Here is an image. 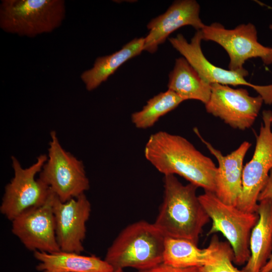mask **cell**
<instances>
[{
	"label": "cell",
	"instance_id": "7c38bea8",
	"mask_svg": "<svg viewBox=\"0 0 272 272\" xmlns=\"http://www.w3.org/2000/svg\"><path fill=\"white\" fill-rule=\"evenodd\" d=\"M55 196L51 191L45 203L24 212L11 221L12 233L29 250L50 253L61 251L53 211Z\"/></svg>",
	"mask_w": 272,
	"mask_h": 272
},
{
	"label": "cell",
	"instance_id": "4316f807",
	"mask_svg": "<svg viewBox=\"0 0 272 272\" xmlns=\"http://www.w3.org/2000/svg\"><path fill=\"white\" fill-rule=\"evenodd\" d=\"M269 28L272 30V24L269 26Z\"/></svg>",
	"mask_w": 272,
	"mask_h": 272
},
{
	"label": "cell",
	"instance_id": "f1b7e54d",
	"mask_svg": "<svg viewBox=\"0 0 272 272\" xmlns=\"http://www.w3.org/2000/svg\"><path fill=\"white\" fill-rule=\"evenodd\" d=\"M268 272H272V269H271Z\"/></svg>",
	"mask_w": 272,
	"mask_h": 272
},
{
	"label": "cell",
	"instance_id": "277c9868",
	"mask_svg": "<svg viewBox=\"0 0 272 272\" xmlns=\"http://www.w3.org/2000/svg\"><path fill=\"white\" fill-rule=\"evenodd\" d=\"M65 16L63 0H2L0 27L20 36L35 37L58 28Z\"/></svg>",
	"mask_w": 272,
	"mask_h": 272
},
{
	"label": "cell",
	"instance_id": "83f0119b",
	"mask_svg": "<svg viewBox=\"0 0 272 272\" xmlns=\"http://www.w3.org/2000/svg\"><path fill=\"white\" fill-rule=\"evenodd\" d=\"M271 128H272V116L271 117Z\"/></svg>",
	"mask_w": 272,
	"mask_h": 272
},
{
	"label": "cell",
	"instance_id": "5b68a950",
	"mask_svg": "<svg viewBox=\"0 0 272 272\" xmlns=\"http://www.w3.org/2000/svg\"><path fill=\"white\" fill-rule=\"evenodd\" d=\"M198 198L212 221L208 235L222 233L232 248L233 262L238 265L245 264L250 256V234L258 221V214L227 205L213 192L205 191Z\"/></svg>",
	"mask_w": 272,
	"mask_h": 272
},
{
	"label": "cell",
	"instance_id": "ffe728a7",
	"mask_svg": "<svg viewBox=\"0 0 272 272\" xmlns=\"http://www.w3.org/2000/svg\"><path fill=\"white\" fill-rule=\"evenodd\" d=\"M168 89L184 101L196 100L207 104L211 94V85L204 81L183 57L175 59L173 69L169 74Z\"/></svg>",
	"mask_w": 272,
	"mask_h": 272
},
{
	"label": "cell",
	"instance_id": "8fae6325",
	"mask_svg": "<svg viewBox=\"0 0 272 272\" xmlns=\"http://www.w3.org/2000/svg\"><path fill=\"white\" fill-rule=\"evenodd\" d=\"M211 85L206 111L232 128L245 130L251 127L263 102L262 97L251 96L244 88L234 89L218 83Z\"/></svg>",
	"mask_w": 272,
	"mask_h": 272
},
{
	"label": "cell",
	"instance_id": "603a6c76",
	"mask_svg": "<svg viewBox=\"0 0 272 272\" xmlns=\"http://www.w3.org/2000/svg\"><path fill=\"white\" fill-rule=\"evenodd\" d=\"M198 267H197L185 268H176L162 263L152 268L137 270L136 272H198Z\"/></svg>",
	"mask_w": 272,
	"mask_h": 272
},
{
	"label": "cell",
	"instance_id": "ba28073f",
	"mask_svg": "<svg viewBox=\"0 0 272 272\" xmlns=\"http://www.w3.org/2000/svg\"><path fill=\"white\" fill-rule=\"evenodd\" d=\"M200 31L202 40L214 41L226 51L230 58V70L248 75L243 64L252 58H260L265 65L272 64V48L258 41L256 29L251 23L227 29L216 22L205 25Z\"/></svg>",
	"mask_w": 272,
	"mask_h": 272
},
{
	"label": "cell",
	"instance_id": "30bf717a",
	"mask_svg": "<svg viewBox=\"0 0 272 272\" xmlns=\"http://www.w3.org/2000/svg\"><path fill=\"white\" fill-rule=\"evenodd\" d=\"M168 39L173 47L182 55L206 83L234 86H247L257 92L262 97L263 102L266 104H271L272 91L270 85L260 86L252 84L245 79L248 75L224 69L214 65L207 59L201 47L202 38L200 30L195 32L189 42L181 34Z\"/></svg>",
	"mask_w": 272,
	"mask_h": 272
},
{
	"label": "cell",
	"instance_id": "d6986e66",
	"mask_svg": "<svg viewBox=\"0 0 272 272\" xmlns=\"http://www.w3.org/2000/svg\"><path fill=\"white\" fill-rule=\"evenodd\" d=\"M144 38H135L109 55L98 57L92 68L83 72L81 79L88 91L106 81L122 64L140 55L144 50Z\"/></svg>",
	"mask_w": 272,
	"mask_h": 272
},
{
	"label": "cell",
	"instance_id": "8992f818",
	"mask_svg": "<svg viewBox=\"0 0 272 272\" xmlns=\"http://www.w3.org/2000/svg\"><path fill=\"white\" fill-rule=\"evenodd\" d=\"M39 178L62 202L84 194L90 188L83 162L62 148L54 130L50 132L47 159Z\"/></svg>",
	"mask_w": 272,
	"mask_h": 272
},
{
	"label": "cell",
	"instance_id": "3957f363",
	"mask_svg": "<svg viewBox=\"0 0 272 272\" xmlns=\"http://www.w3.org/2000/svg\"><path fill=\"white\" fill-rule=\"evenodd\" d=\"M165 238L154 223L134 222L119 233L108 248L104 260L114 270L152 268L163 262Z\"/></svg>",
	"mask_w": 272,
	"mask_h": 272
},
{
	"label": "cell",
	"instance_id": "2e32d148",
	"mask_svg": "<svg viewBox=\"0 0 272 272\" xmlns=\"http://www.w3.org/2000/svg\"><path fill=\"white\" fill-rule=\"evenodd\" d=\"M220 243L216 234L212 237L208 247L203 249L187 239L166 237L163 263L179 268L214 264Z\"/></svg>",
	"mask_w": 272,
	"mask_h": 272
},
{
	"label": "cell",
	"instance_id": "e0dca14e",
	"mask_svg": "<svg viewBox=\"0 0 272 272\" xmlns=\"http://www.w3.org/2000/svg\"><path fill=\"white\" fill-rule=\"evenodd\" d=\"M258 219L250 237V256L242 272H260L272 254V198L258 201Z\"/></svg>",
	"mask_w": 272,
	"mask_h": 272
},
{
	"label": "cell",
	"instance_id": "7a4b0ae2",
	"mask_svg": "<svg viewBox=\"0 0 272 272\" xmlns=\"http://www.w3.org/2000/svg\"><path fill=\"white\" fill-rule=\"evenodd\" d=\"M163 201L154 224L166 237L185 239L197 244L211 220L196 194L197 187L183 184L174 175H164Z\"/></svg>",
	"mask_w": 272,
	"mask_h": 272
},
{
	"label": "cell",
	"instance_id": "44dd1931",
	"mask_svg": "<svg viewBox=\"0 0 272 272\" xmlns=\"http://www.w3.org/2000/svg\"><path fill=\"white\" fill-rule=\"evenodd\" d=\"M184 100L168 89L149 99L142 109L133 113L131 120L135 127L146 129L153 126L159 119L176 108Z\"/></svg>",
	"mask_w": 272,
	"mask_h": 272
},
{
	"label": "cell",
	"instance_id": "7402d4cb",
	"mask_svg": "<svg viewBox=\"0 0 272 272\" xmlns=\"http://www.w3.org/2000/svg\"><path fill=\"white\" fill-rule=\"evenodd\" d=\"M233 252L228 242H221L217 252L216 261L198 267V272H242L233 264Z\"/></svg>",
	"mask_w": 272,
	"mask_h": 272
},
{
	"label": "cell",
	"instance_id": "6da1fadb",
	"mask_svg": "<svg viewBox=\"0 0 272 272\" xmlns=\"http://www.w3.org/2000/svg\"><path fill=\"white\" fill-rule=\"evenodd\" d=\"M144 155L164 175H178L205 191L215 192L217 167L183 137L164 131L153 133L145 145Z\"/></svg>",
	"mask_w": 272,
	"mask_h": 272
},
{
	"label": "cell",
	"instance_id": "d4e9b609",
	"mask_svg": "<svg viewBox=\"0 0 272 272\" xmlns=\"http://www.w3.org/2000/svg\"><path fill=\"white\" fill-rule=\"evenodd\" d=\"M272 269V254L266 264L261 269L260 272H268Z\"/></svg>",
	"mask_w": 272,
	"mask_h": 272
},
{
	"label": "cell",
	"instance_id": "4fadbf2b",
	"mask_svg": "<svg viewBox=\"0 0 272 272\" xmlns=\"http://www.w3.org/2000/svg\"><path fill=\"white\" fill-rule=\"evenodd\" d=\"M53 211L57 243L61 251L81 254L86 223L91 211V203L85 193L62 202L55 195Z\"/></svg>",
	"mask_w": 272,
	"mask_h": 272
},
{
	"label": "cell",
	"instance_id": "ac0fdd59",
	"mask_svg": "<svg viewBox=\"0 0 272 272\" xmlns=\"http://www.w3.org/2000/svg\"><path fill=\"white\" fill-rule=\"evenodd\" d=\"M34 257L39 262V272H114L105 260L95 255L86 256L71 252L47 253L36 251Z\"/></svg>",
	"mask_w": 272,
	"mask_h": 272
},
{
	"label": "cell",
	"instance_id": "52a82bcc",
	"mask_svg": "<svg viewBox=\"0 0 272 272\" xmlns=\"http://www.w3.org/2000/svg\"><path fill=\"white\" fill-rule=\"evenodd\" d=\"M47 159L45 154L28 168L22 167L19 160L12 157L14 177L7 184L0 206L1 213L12 221L24 212L43 205L51 190L40 179H36Z\"/></svg>",
	"mask_w": 272,
	"mask_h": 272
},
{
	"label": "cell",
	"instance_id": "cb8c5ba5",
	"mask_svg": "<svg viewBox=\"0 0 272 272\" xmlns=\"http://www.w3.org/2000/svg\"><path fill=\"white\" fill-rule=\"evenodd\" d=\"M270 198H272V169L266 184L259 195L258 201Z\"/></svg>",
	"mask_w": 272,
	"mask_h": 272
},
{
	"label": "cell",
	"instance_id": "9c48e42d",
	"mask_svg": "<svg viewBox=\"0 0 272 272\" xmlns=\"http://www.w3.org/2000/svg\"><path fill=\"white\" fill-rule=\"evenodd\" d=\"M271 116V111H263L254 154L243 169L242 192L236 207L245 212L256 213L259 195L272 169Z\"/></svg>",
	"mask_w": 272,
	"mask_h": 272
},
{
	"label": "cell",
	"instance_id": "5bb4252c",
	"mask_svg": "<svg viewBox=\"0 0 272 272\" xmlns=\"http://www.w3.org/2000/svg\"><path fill=\"white\" fill-rule=\"evenodd\" d=\"M200 6L195 0L174 1L167 11L152 19L147 25L148 34L144 37V50L155 52L168 36L180 27L190 25L197 31L205 25L199 17Z\"/></svg>",
	"mask_w": 272,
	"mask_h": 272
},
{
	"label": "cell",
	"instance_id": "9a60e30c",
	"mask_svg": "<svg viewBox=\"0 0 272 272\" xmlns=\"http://www.w3.org/2000/svg\"><path fill=\"white\" fill-rule=\"evenodd\" d=\"M194 131L218 162L215 194L223 202L236 206L242 192L243 160L251 144L244 141L237 149L225 156L205 140L196 128Z\"/></svg>",
	"mask_w": 272,
	"mask_h": 272
},
{
	"label": "cell",
	"instance_id": "484cf974",
	"mask_svg": "<svg viewBox=\"0 0 272 272\" xmlns=\"http://www.w3.org/2000/svg\"><path fill=\"white\" fill-rule=\"evenodd\" d=\"M114 272H125L123 269H118L114 270Z\"/></svg>",
	"mask_w": 272,
	"mask_h": 272
}]
</instances>
